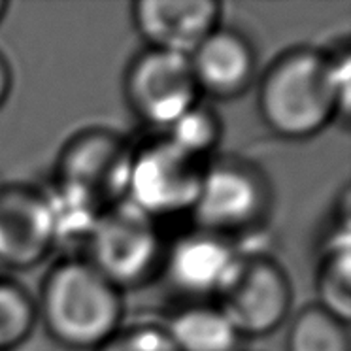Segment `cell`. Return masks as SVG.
Instances as JSON below:
<instances>
[{"label": "cell", "instance_id": "1", "mask_svg": "<svg viewBox=\"0 0 351 351\" xmlns=\"http://www.w3.org/2000/svg\"><path fill=\"white\" fill-rule=\"evenodd\" d=\"M348 36L330 47L295 46L274 57L257 80V112L274 136L304 142L350 117Z\"/></svg>", "mask_w": 351, "mask_h": 351}, {"label": "cell", "instance_id": "2", "mask_svg": "<svg viewBox=\"0 0 351 351\" xmlns=\"http://www.w3.org/2000/svg\"><path fill=\"white\" fill-rule=\"evenodd\" d=\"M38 321L72 351H95L125 325V293L82 255L55 261L40 282Z\"/></svg>", "mask_w": 351, "mask_h": 351}, {"label": "cell", "instance_id": "3", "mask_svg": "<svg viewBox=\"0 0 351 351\" xmlns=\"http://www.w3.org/2000/svg\"><path fill=\"white\" fill-rule=\"evenodd\" d=\"M132 147L121 132L93 125L62 144L53 167V204L61 223L80 215L85 225L127 197Z\"/></svg>", "mask_w": 351, "mask_h": 351}, {"label": "cell", "instance_id": "4", "mask_svg": "<svg viewBox=\"0 0 351 351\" xmlns=\"http://www.w3.org/2000/svg\"><path fill=\"white\" fill-rule=\"evenodd\" d=\"M276 193L267 170L238 153H215L208 160L193 206L195 229L240 242L267 227Z\"/></svg>", "mask_w": 351, "mask_h": 351}, {"label": "cell", "instance_id": "5", "mask_svg": "<svg viewBox=\"0 0 351 351\" xmlns=\"http://www.w3.org/2000/svg\"><path fill=\"white\" fill-rule=\"evenodd\" d=\"M165 253L159 221L123 200L91 223L82 257L125 293L160 278Z\"/></svg>", "mask_w": 351, "mask_h": 351}, {"label": "cell", "instance_id": "6", "mask_svg": "<svg viewBox=\"0 0 351 351\" xmlns=\"http://www.w3.org/2000/svg\"><path fill=\"white\" fill-rule=\"evenodd\" d=\"M204 167L206 162L157 132L152 140L132 147L125 200L155 221L191 215Z\"/></svg>", "mask_w": 351, "mask_h": 351}, {"label": "cell", "instance_id": "7", "mask_svg": "<svg viewBox=\"0 0 351 351\" xmlns=\"http://www.w3.org/2000/svg\"><path fill=\"white\" fill-rule=\"evenodd\" d=\"M123 99L138 121L170 129L202 100L189 57L144 47L123 72Z\"/></svg>", "mask_w": 351, "mask_h": 351}, {"label": "cell", "instance_id": "8", "mask_svg": "<svg viewBox=\"0 0 351 351\" xmlns=\"http://www.w3.org/2000/svg\"><path fill=\"white\" fill-rule=\"evenodd\" d=\"M293 300V283L280 261L267 253H244L217 304L247 340L282 328L291 317Z\"/></svg>", "mask_w": 351, "mask_h": 351}, {"label": "cell", "instance_id": "9", "mask_svg": "<svg viewBox=\"0 0 351 351\" xmlns=\"http://www.w3.org/2000/svg\"><path fill=\"white\" fill-rule=\"evenodd\" d=\"M59 245L51 195L29 184L0 185V267L31 270Z\"/></svg>", "mask_w": 351, "mask_h": 351}, {"label": "cell", "instance_id": "10", "mask_svg": "<svg viewBox=\"0 0 351 351\" xmlns=\"http://www.w3.org/2000/svg\"><path fill=\"white\" fill-rule=\"evenodd\" d=\"M242 257L240 244L193 227L167 244L160 278L187 302H217L237 274Z\"/></svg>", "mask_w": 351, "mask_h": 351}, {"label": "cell", "instance_id": "11", "mask_svg": "<svg viewBox=\"0 0 351 351\" xmlns=\"http://www.w3.org/2000/svg\"><path fill=\"white\" fill-rule=\"evenodd\" d=\"M130 21L145 47L189 57L223 25L219 0H136Z\"/></svg>", "mask_w": 351, "mask_h": 351}, {"label": "cell", "instance_id": "12", "mask_svg": "<svg viewBox=\"0 0 351 351\" xmlns=\"http://www.w3.org/2000/svg\"><path fill=\"white\" fill-rule=\"evenodd\" d=\"M189 61L202 99L234 100L259 77L255 44L234 27H217L189 55Z\"/></svg>", "mask_w": 351, "mask_h": 351}, {"label": "cell", "instance_id": "13", "mask_svg": "<svg viewBox=\"0 0 351 351\" xmlns=\"http://www.w3.org/2000/svg\"><path fill=\"white\" fill-rule=\"evenodd\" d=\"M162 325L178 351H242L244 338L214 300L185 302Z\"/></svg>", "mask_w": 351, "mask_h": 351}, {"label": "cell", "instance_id": "14", "mask_svg": "<svg viewBox=\"0 0 351 351\" xmlns=\"http://www.w3.org/2000/svg\"><path fill=\"white\" fill-rule=\"evenodd\" d=\"M317 304L342 321L351 317V242L350 225H336L328 230L315 270Z\"/></svg>", "mask_w": 351, "mask_h": 351}, {"label": "cell", "instance_id": "15", "mask_svg": "<svg viewBox=\"0 0 351 351\" xmlns=\"http://www.w3.org/2000/svg\"><path fill=\"white\" fill-rule=\"evenodd\" d=\"M289 319L285 351H351L348 323L317 302L300 308Z\"/></svg>", "mask_w": 351, "mask_h": 351}, {"label": "cell", "instance_id": "16", "mask_svg": "<svg viewBox=\"0 0 351 351\" xmlns=\"http://www.w3.org/2000/svg\"><path fill=\"white\" fill-rule=\"evenodd\" d=\"M38 323L36 298L23 283L0 276V351H14Z\"/></svg>", "mask_w": 351, "mask_h": 351}, {"label": "cell", "instance_id": "17", "mask_svg": "<svg viewBox=\"0 0 351 351\" xmlns=\"http://www.w3.org/2000/svg\"><path fill=\"white\" fill-rule=\"evenodd\" d=\"M160 134H165L172 144L195 159L208 162L221 144L223 123L217 110L202 99L182 119H178L170 129Z\"/></svg>", "mask_w": 351, "mask_h": 351}, {"label": "cell", "instance_id": "18", "mask_svg": "<svg viewBox=\"0 0 351 351\" xmlns=\"http://www.w3.org/2000/svg\"><path fill=\"white\" fill-rule=\"evenodd\" d=\"M95 351H178L162 323L123 325Z\"/></svg>", "mask_w": 351, "mask_h": 351}, {"label": "cell", "instance_id": "19", "mask_svg": "<svg viewBox=\"0 0 351 351\" xmlns=\"http://www.w3.org/2000/svg\"><path fill=\"white\" fill-rule=\"evenodd\" d=\"M12 89H14V70L8 57L0 51V108L8 102Z\"/></svg>", "mask_w": 351, "mask_h": 351}, {"label": "cell", "instance_id": "20", "mask_svg": "<svg viewBox=\"0 0 351 351\" xmlns=\"http://www.w3.org/2000/svg\"><path fill=\"white\" fill-rule=\"evenodd\" d=\"M10 10V4L6 2V0H0V23L4 21V17H6V14H8Z\"/></svg>", "mask_w": 351, "mask_h": 351}]
</instances>
